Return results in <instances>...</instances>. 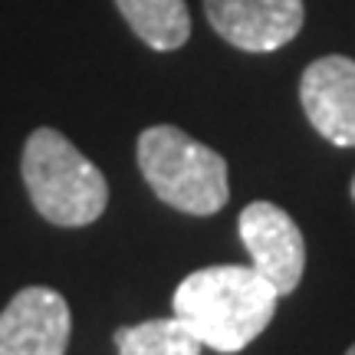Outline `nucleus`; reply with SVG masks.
Wrapping results in <instances>:
<instances>
[{"mask_svg": "<svg viewBox=\"0 0 355 355\" xmlns=\"http://www.w3.org/2000/svg\"><path fill=\"white\" fill-rule=\"evenodd\" d=\"M20 171L33 207L56 227H86L109 204L102 171L56 128H37L26 139Z\"/></svg>", "mask_w": 355, "mask_h": 355, "instance_id": "2", "label": "nucleus"}, {"mask_svg": "<svg viewBox=\"0 0 355 355\" xmlns=\"http://www.w3.org/2000/svg\"><path fill=\"white\" fill-rule=\"evenodd\" d=\"M300 99L319 135L339 148H355V60L322 56L306 66Z\"/></svg>", "mask_w": 355, "mask_h": 355, "instance_id": "7", "label": "nucleus"}, {"mask_svg": "<svg viewBox=\"0 0 355 355\" xmlns=\"http://www.w3.org/2000/svg\"><path fill=\"white\" fill-rule=\"evenodd\" d=\"M135 37L152 50H178L191 37V13L184 0H115Z\"/></svg>", "mask_w": 355, "mask_h": 355, "instance_id": "8", "label": "nucleus"}, {"mask_svg": "<svg viewBox=\"0 0 355 355\" xmlns=\"http://www.w3.org/2000/svg\"><path fill=\"white\" fill-rule=\"evenodd\" d=\"M352 198H355V178H352Z\"/></svg>", "mask_w": 355, "mask_h": 355, "instance_id": "11", "label": "nucleus"}, {"mask_svg": "<svg viewBox=\"0 0 355 355\" xmlns=\"http://www.w3.org/2000/svg\"><path fill=\"white\" fill-rule=\"evenodd\" d=\"M139 168L148 188L184 214H217L230 198L227 162L178 125H152L141 132Z\"/></svg>", "mask_w": 355, "mask_h": 355, "instance_id": "3", "label": "nucleus"}, {"mask_svg": "<svg viewBox=\"0 0 355 355\" xmlns=\"http://www.w3.org/2000/svg\"><path fill=\"white\" fill-rule=\"evenodd\" d=\"M345 355H355V345H352V349H349V352H345Z\"/></svg>", "mask_w": 355, "mask_h": 355, "instance_id": "10", "label": "nucleus"}, {"mask_svg": "<svg viewBox=\"0 0 355 355\" xmlns=\"http://www.w3.org/2000/svg\"><path fill=\"white\" fill-rule=\"evenodd\" d=\"M241 241L250 254V266L277 290V296L296 290L306 270V241L283 207L254 201L241 211Z\"/></svg>", "mask_w": 355, "mask_h": 355, "instance_id": "4", "label": "nucleus"}, {"mask_svg": "<svg viewBox=\"0 0 355 355\" xmlns=\"http://www.w3.org/2000/svg\"><path fill=\"white\" fill-rule=\"evenodd\" d=\"M69 303L50 286H26L0 313V355H66Z\"/></svg>", "mask_w": 355, "mask_h": 355, "instance_id": "5", "label": "nucleus"}, {"mask_svg": "<svg viewBox=\"0 0 355 355\" xmlns=\"http://www.w3.org/2000/svg\"><path fill=\"white\" fill-rule=\"evenodd\" d=\"M119 355H201V339L178 316L148 319L139 326H122L115 332Z\"/></svg>", "mask_w": 355, "mask_h": 355, "instance_id": "9", "label": "nucleus"}, {"mask_svg": "<svg viewBox=\"0 0 355 355\" xmlns=\"http://www.w3.org/2000/svg\"><path fill=\"white\" fill-rule=\"evenodd\" d=\"M277 300V290L250 263L204 266L178 283L175 316L188 322L201 345L230 355L270 326Z\"/></svg>", "mask_w": 355, "mask_h": 355, "instance_id": "1", "label": "nucleus"}, {"mask_svg": "<svg viewBox=\"0 0 355 355\" xmlns=\"http://www.w3.org/2000/svg\"><path fill=\"white\" fill-rule=\"evenodd\" d=\"M204 13L230 46L247 53L286 46L306 20L303 0H204Z\"/></svg>", "mask_w": 355, "mask_h": 355, "instance_id": "6", "label": "nucleus"}]
</instances>
